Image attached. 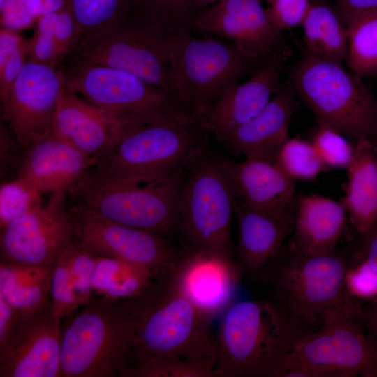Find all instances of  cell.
I'll use <instances>...</instances> for the list:
<instances>
[{
	"label": "cell",
	"mask_w": 377,
	"mask_h": 377,
	"mask_svg": "<svg viewBox=\"0 0 377 377\" xmlns=\"http://www.w3.org/2000/svg\"><path fill=\"white\" fill-rule=\"evenodd\" d=\"M43 194L22 178L3 181L0 186V229L40 207L44 202Z\"/></svg>",
	"instance_id": "cell-34"
},
{
	"label": "cell",
	"mask_w": 377,
	"mask_h": 377,
	"mask_svg": "<svg viewBox=\"0 0 377 377\" xmlns=\"http://www.w3.org/2000/svg\"><path fill=\"white\" fill-rule=\"evenodd\" d=\"M325 168H347L354 151V144L334 128L318 123L311 141Z\"/></svg>",
	"instance_id": "cell-38"
},
{
	"label": "cell",
	"mask_w": 377,
	"mask_h": 377,
	"mask_svg": "<svg viewBox=\"0 0 377 377\" xmlns=\"http://www.w3.org/2000/svg\"><path fill=\"white\" fill-rule=\"evenodd\" d=\"M5 1H6V0H0V8L3 5Z\"/></svg>",
	"instance_id": "cell-50"
},
{
	"label": "cell",
	"mask_w": 377,
	"mask_h": 377,
	"mask_svg": "<svg viewBox=\"0 0 377 377\" xmlns=\"http://www.w3.org/2000/svg\"><path fill=\"white\" fill-rule=\"evenodd\" d=\"M206 145L186 165L179 202L183 247L235 258L231 227L236 195L225 159Z\"/></svg>",
	"instance_id": "cell-7"
},
{
	"label": "cell",
	"mask_w": 377,
	"mask_h": 377,
	"mask_svg": "<svg viewBox=\"0 0 377 377\" xmlns=\"http://www.w3.org/2000/svg\"><path fill=\"white\" fill-rule=\"evenodd\" d=\"M173 275L184 295L212 318L232 304L242 276L235 258L186 249Z\"/></svg>",
	"instance_id": "cell-20"
},
{
	"label": "cell",
	"mask_w": 377,
	"mask_h": 377,
	"mask_svg": "<svg viewBox=\"0 0 377 377\" xmlns=\"http://www.w3.org/2000/svg\"><path fill=\"white\" fill-rule=\"evenodd\" d=\"M238 240L235 259L242 276L259 279L271 258L294 230L295 200L284 209L250 207L235 201Z\"/></svg>",
	"instance_id": "cell-19"
},
{
	"label": "cell",
	"mask_w": 377,
	"mask_h": 377,
	"mask_svg": "<svg viewBox=\"0 0 377 377\" xmlns=\"http://www.w3.org/2000/svg\"><path fill=\"white\" fill-rule=\"evenodd\" d=\"M96 163L52 131L25 149L16 177L43 193H67Z\"/></svg>",
	"instance_id": "cell-22"
},
{
	"label": "cell",
	"mask_w": 377,
	"mask_h": 377,
	"mask_svg": "<svg viewBox=\"0 0 377 377\" xmlns=\"http://www.w3.org/2000/svg\"><path fill=\"white\" fill-rule=\"evenodd\" d=\"M121 131L114 116L89 103L64 82L53 128L56 134L97 161L117 143Z\"/></svg>",
	"instance_id": "cell-21"
},
{
	"label": "cell",
	"mask_w": 377,
	"mask_h": 377,
	"mask_svg": "<svg viewBox=\"0 0 377 377\" xmlns=\"http://www.w3.org/2000/svg\"><path fill=\"white\" fill-rule=\"evenodd\" d=\"M294 180H311L325 168L311 142L298 138L288 139L274 161Z\"/></svg>",
	"instance_id": "cell-35"
},
{
	"label": "cell",
	"mask_w": 377,
	"mask_h": 377,
	"mask_svg": "<svg viewBox=\"0 0 377 377\" xmlns=\"http://www.w3.org/2000/svg\"><path fill=\"white\" fill-rule=\"evenodd\" d=\"M186 168L154 177H122L94 166L68 191L76 204L112 221L172 239L178 237L179 202Z\"/></svg>",
	"instance_id": "cell-3"
},
{
	"label": "cell",
	"mask_w": 377,
	"mask_h": 377,
	"mask_svg": "<svg viewBox=\"0 0 377 377\" xmlns=\"http://www.w3.org/2000/svg\"><path fill=\"white\" fill-rule=\"evenodd\" d=\"M291 84L316 117L353 144L377 140V99L342 64L309 54L290 72Z\"/></svg>",
	"instance_id": "cell-9"
},
{
	"label": "cell",
	"mask_w": 377,
	"mask_h": 377,
	"mask_svg": "<svg viewBox=\"0 0 377 377\" xmlns=\"http://www.w3.org/2000/svg\"><path fill=\"white\" fill-rule=\"evenodd\" d=\"M360 321L367 339L377 352V296L362 304Z\"/></svg>",
	"instance_id": "cell-45"
},
{
	"label": "cell",
	"mask_w": 377,
	"mask_h": 377,
	"mask_svg": "<svg viewBox=\"0 0 377 377\" xmlns=\"http://www.w3.org/2000/svg\"><path fill=\"white\" fill-rule=\"evenodd\" d=\"M31 13L36 20L57 11L69 3V0H29Z\"/></svg>",
	"instance_id": "cell-47"
},
{
	"label": "cell",
	"mask_w": 377,
	"mask_h": 377,
	"mask_svg": "<svg viewBox=\"0 0 377 377\" xmlns=\"http://www.w3.org/2000/svg\"><path fill=\"white\" fill-rule=\"evenodd\" d=\"M173 272L160 274L147 290L130 300L135 323L131 370L149 360L170 355L215 367L212 318L184 295Z\"/></svg>",
	"instance_id": "cell-2"
},
{
	"label": "cell",
	"mask_w": 377,
	"mask_h": 377,
	"mask_svg": "<svg viewBox=\"0 0 377 377\" xmlns=\"http://www.w3.org/2000/svg\"><path fill=\"white\" fill-rule=\"evenodd\" d=\"M135 341L130 300L93 294L61 325L60 377H128Z\"/></svg>",
	"instance_id": "cell-4"
},
{
	"label": "cell",
	"mask_w": 377,
	"mask_h": 377,
	"mask_svg": "<svg viewBox=\"0 0 377 377\" xmlns=\"http://www.w3.org/2000/svg\"><path fill=\"white\" fill-rule=\"evenodd\" d=\"M66 194L51 193L40 207L0 229V262L55 264L75 238Z\"/></svg>",
	"instance_id": "cell-16"
},
{
	"label": "cell",
	"mask_w": 377,
	"mask_h": 377,
	"mask_svg": "<svg viewBox=\"0 0 377 377\" xmlns=\"http://www.w3.org/2000/svg\"><path fill=\"white\" fill-rule=\"evenodd\" d=\"M348 182L341 200L350 225V235L360 238L377 225V145L362 139L354 144L347 167Z\"/></svg>",
	"instance_id": "cell-26"
},
{
	"label": "cell",
	"mask_w": 377,
	"mask_h": 377,
	"mask_svg": "<svg viewBox=\"0 0 377 377\" xmlns=\"http://www.w3.org/2000/svg\"><path fill=\"white\" fill-rule=\"evenodd\" d=\"M293 89L292 84H281L256 116L230 131L219 142L235 154L275 161L288 139L290 121L295 108Z\"/></svg>",
	"instance_id": "cell-23"
},
{
	"label": "cell",
	"mask_w": 377,
	"mask_h": 377,
	"mask_svg": "<svg viewBox=\"0 0 377 377\" xmlns=\"http://www.w3.org/2000/svg\"><path fill=\"white\" fill-rule=\"evenodd\" d=\"M0 144L1 178L10 175L13 171L17 175L25 149L3 121L1 122Z\"/></svg>",
	"instance_id": "cell-43"
},
{
	"label": "cell",
	"mask_w": 377,
	"mask_h": 377,
	"mask_svg": "<svg viewBox=\"0 0 377 377\" xmlns=\"http://www.w3.org/2000/svg\"><path fill=\"white\" fill-rule=\"evenodd\" d=\"M259 1H262V0H259Z\"/></svg>",
	"instance_id": "cell-52"
},
{
	"label": "cell",
	"mask_w": 377,
	"mask_h": 377,
	"mask_svg": "<svg viewBox=\"0 0 377 377\" xmlns=\"http://www.w3.org/2000/svg\"><path fill=\"white\" fill-rule=\"evenodd\" d=\"M69 3L76 22L75 49L90 33L127 15L134 0H69Z\"/></svg>",
	"instance_id": "cell-32"
},
{
	"label": "cell",
	"mask_w": 377,
	"mask_h": 377,
	"mask_svg": "<svg viewBox=\"0 0 377 377\" xmlns=\"http://www.w3.org/2000/svg\"><path fill=\"white\" fill-rule=\"evenodd\" d=\"M198 121H160L122 128L117 143L94 166L122 177H154L186 168L205 145Z\"/></svg>",
	"instance_id": "cell-11"
},
{
	"label": "cell",
	"mask_w": 377,
	"mask_h": 377,
	"mask_svg": "<svg viewBox=\"0 0 377 377\" xmlns=\"http://www.w3.org/2000/svg\"><path fill=\"white\" fill-rule=\"evenodd\" d=\"M191 31L226 40L254 60L289 53L284 31L270 21L259 0H221L195 14Z\"/></svg>",
	"instance_id": "cell-15"
},
{
	"label": "cell",
	"mask_w": 377,
	"mask_h": 377,
	"mask_svg": "<svg viewBox=\"0 0 377 377\" xmlns=\"http://www.w3.org/2000/svg\"><path fill=\"white\" fill-rule=\"evenodd\" d=\"M58 67L27 61L3 106L2 119L23 148L50 133L64 84Z\"/></svg>",
	"instance_id": "cell-17"
},
{
	"label": "cell",
	"mask_w": 377,
	"mask_h": 377,
	"mask_svg": "<svg viewBox=\"0 0 377 377\" xmlns=\"http://www.w3.org/2000/svg\"><path fill=\"white\" fill-rule=\"evenodd\" d=\"M34 28L32 38L26 41L27 61L59 67L61 59L50 26L40 17Z\"/></svg>",
	"instance_id": "cell-39"
},
{
	"label": "cell",
	"mask_w": 377,
	"mask_h": 377,
	"mask_svg": "<svg viewBox=\"0 0 377 377\" xmlns=\"http://www.w3.org/2000/svg\"><path fill=\"white\" fill-rule=\"evenodd\" d=\"M362 301L348 296L289 352L272 377H377V352L360 321Z\"/></svg>",
	"instance_id": "cell-6"
},
{
	"label": "cell",
	"mask_w": 377,
	"mask_h": 377,
	"mask_svg": "<svg viewBox=\"0 0 377 377\" xmlns=\"http://www.w3.org/2000/svg\"><path fill=\"white\" fill-rule=\"evenodd\" d=\"M195 5L206 8L209 6L210 5H212L221 0H192Z\"/></svg>",
	"instance_id": "cell-49"
},
{
	"label": "cell",
	"mask_w": 377,
	"mask_h": 377,
	"mask_svg": "<svg viewBox=\"0 0 377 377\" xmlns=\"http://www.w3.org/2000/svg\"><path fill=\"white\" fill-rule=\"evenodd\" d=\"M61 322L51 300L17 311L0 341V377H60Z\"/></svg>",
	"instance_id": "cell-14"
},
{
	"label": "cell",
	"mask_w": 377,
	"mask_h": 377,
	"mask_svg": "<svg viewBox=\"0 0 377 377\" xmlns=\"http://www.w3.org/2000/svg\"><path fill=\"white\" fill-rule=\"evenodd\" d=\"M345 286L349 295L369 301L377 296V272L362 260L348 270Z\"/></svg>",
	"instance_id": "cell-41"
},
{
	"label": "cell",
	"mask_w": 377,
	"mask_h": 377,
	"mask_svg": "<svg viewBox=\"0 0 377 377\" xmlns=\"http://www.w3.org/2000/svg\"><path fill=\"white\" fill-rule=\"evenodd\" d=\"M171 37L132 8L118 21L86 36L71 54L125 71L172 94L169 78Z\"/></svg>",
	"instance_id": "cell-12"
},
{
	"label": "cell",
	"mask_w": 377,
	"mask_h": 377,
	"mask_svg": "<svg viewBox=\"0 0 377 377\" xmlns=\"http://www.w3.org/2000/svg\"><path fill=\"white\" fill-rule=\"evenodd\" d=\"M287 58L265 60L244 83L227 89L199 119L202 128L216 140L256 116L279 91L280 76Z\"/></svg>",
	"instance_id": "cell-18"
},
{
	"label": "cell",
	"mask_w": 377,
	"mask_h": 377,
	"mask_svg": "<svg viewBox=\"0 0 377 377\" xmlns=\"http://www.w3.org/2000/svg\"><path fill=\"white\" fill-rule=\"evenodd\" d=\"M52 267L0 262V297L17 311L47 302L51 297Z\"/></svg>",
	"instance_id": "cell-28"
},
{
	"label": "cell",
	"mask_w": 377,
	"mask_h": 377,
	"mask_svg": "<svg viewBox=\"0 0 377 377\" xmlns=\"http://www.w3.org/2000/svg\"><path fill=\"white\" fill-rule=\"evenodd\" d=\"M162 274L117 258L97 256L92 276L93 294L118 300L134 299L147 290Z\"/></svg>",
	"instance_id": "cell-29"
},
{
	"label": "cell",
	"mask_w": 377,
	"mask_h": 377,
	"mask_svg": "<svg viewBox=\"0 0 377 377\" xmlns=\"http://www.w3.org/2000/svg\"><path fill=\"white\" fill-rule=\"evenodd\" d=\"M59 68L72 91L112 114L122 128L160 121H198L172 94L125 71L74 54Z\"/></svg>",
	"instance_id": "cell-8"
},
{
	"label": "cell",
	"mask_w": 377,
	"mask_h": 377,
	"mask_svg": "<svg viewBox=\"0 0 377 377\" xmlns=\"http://www.w3.org/2000/svg\"><path fill=\"white\" fill-rule=\"evenodd\" d=\"M192 0H134V8L164 29L171 36L191 31L195 15Z\"/></svg>",
	"instance_id": "cell-33"
},
{
	"label": "cell",
	"mask_w": 377,
	"mask_h": 377,
	"mask_svg": "<svg viewBox=\"0 0 377 377\" xmlns=\"http://www.w3.org/2000/svg\"><path fill=\"white\" fill-rule=\"evenodd\" d=\"M236 200L253 207L279 209L295 200V182L274 161L245 158L242 162L225 159Z\"/></svg>",
	"instance_id": "cell-25"
},
{
	"label": "cell",
	"mask_w": 377,
	"mask_h": 377,
	"mask_svg": "<svg viewBox=\"0 0 377 377\" xmlns=\"http://www.w3.org/2000/svg\"><path fill=\"white\" fill-rule=\"evenodd\" d=\"M267 3L269 19L283 31L302 25L311 6L310 0H267Z\"/></svg>",
	"instance_id": "cell-40"
},
{
	"label": "cell",
	"mask_w": 377,
	"mask_h": 377,
	"mask_svg": "<svg viewBox=\"0 0 377 377\" xmlns=\"http://www.w3.org/2000/svg\"><path fill=\"white\" fill-rule=\"evenodd\" d=\"M360 261L354 243L321 255L293 252L283 244L258 279L268 287L267 299L307 337L322 327L330 310L350 295L346 275Z\"/></svg>",
	"instance_id": "cell-1"
},
{
	"label": "cell",
	"mask_w": 377,
	"mask_h": 377,
	"mask_svg": "<svg viewBox=\"0 0 377 377\" xmlns=\"http://www.w3.org/2000/svg\"><path fill=\"white\" fill-rule=\"evenodd\" d=\"M1 28L13 31L35 27L34 18L29 0H6L0 8Z\"/></svg>",
	"instance_id": "cell-42"
},
{
	"label": "cell",
	"mask_w": 377,
	"mask_h": 377,
	"mask_svg": "<svg viewBox=\"0 0 377 377\" xmlns=\"http://www.w3.org/2000/svg\"><path fill=\"white\" fill-rule=\"evenodd\" d=\"M27 61L26 41L19 32L0 29V100L6 101L9 91Z\"/></svg>",
	"instance_id": "cell-37"
},
{
	"label": "cell",
	"mask_w": 377,
	"mask_h": 377,
	"mask_svg": "<svg viewBox=\"0 0 377 377\" xmlns=\"http://www.w3.org/2000/svg\"><path fill=\"white\" fill-rule=\"evenodd\" d=\"M348 217L342 201L319 194L295 197V219L287 248L306 255L330 253L350 235Z\"/></svg>",
	"instance_id": "cell-24"
},
{
	"label": "cell",
	"mask_w": 377,
	"mask_h": 377,
	"mask_svg": "<svg viewBox=\"0 0 377 377\" xmlns=\"http://www.w3.org/2000/svg\"><path fill=\"white\" fill-rule=\"evenodd\" d=\"M223 313L215 337L218 377H272L306 338L267 298L231 304Z\"/></svg>",
	"instance_id": "cell-5"
},
{
	"label": "cell",
	"mask_w": 377,
	"mask_h": 377,
	"mask_svg": "<svg viewBox=\"0 0 377 377\" xmlns=\"http://www.w3.org/2000/svg\"><path fill=\"white\" fill-rule=\"evenodd\" d=\"M306 53L342 64L348 55L346 27L341 16L324 4H311L302 25Z\"/></svg>",
	"instance_id": "cell-30"
},
{
	"label": "cell",
	"mask_w": 377,
	"mask_h": 377,
	"mask_svg": "<svg viewBox=\"0 0 377 377\" xmlns=\"http://www.w3.org/2000/svg\"><path fill=\"white\" fill-rule=\"evenodd\" d=\"M345 25L350 71L362 79L377 77V13L360 16Z\"/></svg>",
	"instance_id": "cell-31"
},
{
	"label": "cell",
	"mask_w": 377,
	"mask_h": 377,
	"mask_svg": "<svg viewBox=\"0 0 377 377\" xmlns=\"http://www.w3.org/2000/svg\"><path fill=\"white\" fill-rule=\"evenodd\" d=\"M343 23L360 16L377 13V0H334Z\"/></svg>",
	"instance_id": "cell-44"
},
{
	"label": "cell",
	"mask_w": 377,
	"mask_h": 377,
	"mask_svg": "<svg viewBox=\"0 0 377 377\" xmlns=\"http://www.w3.org/2000/svg\"><path fill=\"white\" fill-rule=\"evenodd\" d=\"M68 212L75 238L97 256L166 273L175 270L186 252L171 239L112 221L83 205Z\"/></svg>",
	"instance_id": "cell-13"
},
{
	"label": "cell",
	"mask_w": 377,
	"mask_h": 377,
	"mask_svg": "<svg viewBox=\"0 0 377 377\" xmlns=\"http://www.w3.org/2000/svg\"><path fill=\"white\" fill-rule=\"evenodd\" d=\"M265 61L248 58L222 38L179 32L172 36L170 46L172 93L199 121L227 89L251 75Z\"/></svg>",
	"instance_id": "cell-10"
},
{
	"label": "cell",
	"mask_w": 377,
	"mask_h": 377,
	"mask_svg": "<svg viewBox=\"0 0 377 377\" xmlns=\"http://www.w3.org/2000/svg\"><path fill=\"white\" fill-rule=\"evenodd\" d=\"M362 260L377 272V225L367 235L355 239Z\"/></svg>",
	"instance_id": "cell-46"
},
{
	"label": "cell",
	"mask_w": 377,
	"mask_h": 377,
	"mask_svg": "<svg viewBox=\"0 0 377 377\" xmlns=\"http://www.w3.org/2000/svg\"><path fill=\"white\" fill-rule=\"evenodd\" d=\"M17 311L0 297V341H1L10 329Z\"/></svg>",
	"instance_id": "cell-48"
},
{
	"label": "cell",
	"mask_w": 377,
	"mask_h": 377,
	"mask_svg": "<svg viewBox=\"0 0 377 377\" xmlns=\"http://www.w3.org/2000/svg\"><path fill=\"white\" fill-rule=\"evenodd\" d=\"M96 256L74 238L53 265L50 300L59 321L62 322L91 297Z\"/></svg>",
	"instance_id": "cell-27"
},
{
	"label": "cell",
	"mask_w": 377,
	"mask_h": 377,
	"mask_svg": "<svg viewBox=\"0 0 377 377\" xmlns=\"http://www.w3.org/2000/svg\"><path fill=\"white\" fill-rule=\"evenodd\" d=\"M375 143H376V145H377V140H376V141L375 142Z\"/></svg>",
	"instance_id": "cell-51"
},
{
	"label": "cell",
	"mask_w": 377,
	"mask_h": 377,
	"mask_svg": "<svg viewBox=\"0 0 377 377\" xmlns=\"http://www.w3.org/2000/svg\"><path fill=\"white\" fill-rule=\"evenodd\" d=\"M128 377H218V375L214 367L170 355L134 367Z\"/></svg>",
	"instance_id": "cell-36"
}]
</instances>
